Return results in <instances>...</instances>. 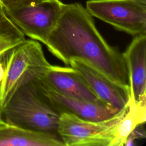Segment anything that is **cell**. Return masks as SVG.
<instances>
[{
    "mask_svg": "<svg viewBox=\"0 0 146 146\" xmlns=\"http://www.w3.org/2000/svg\"><path fill=\"white\" fill-rule=\"evenodd\" d=\"M42 85L60 113L66 112L85 120L100 121L110 118L119 112L103 103L71 98L57 93Z\"/></svg>",
    "mask_w": 146,
    "mask_h": 146,
    "instance_id": "cell-10",
    "label": "cell"
},
{
    "mask_svg": "<svg viewBox=\"0 0 146 146\" xmlns=\"http://www.w3.org/2000/svg\"><path fill=\"white\" fill-rule=\"evenodd\" d=\"M13 48L14 47L0 53V111L1 110V98L5 78Z\"/></svg>",
    "mask_w": 146,
    "mask_h": 146,
    "instance_id": "cell-14",
    "label": "cell"
},
{
    "mask_svg": "<svg viewBox=\"0 0 146 146\" xmlns=\"http://www.w3.org/2000/svg\"><path fill=\"white\" fill-rule=\"evenodd\" d=\"M127 107L128 104L112 117L100 121L85 120L68 113H61L58 134L65 146H110Z\"/></svg>",
    "mask_w": 146,
    "mask_h": 146,
    "instance_id": "cell-3",
    "label": "cell"
},
{
    "mask_svg": "<svg viewBox=\"0 0 146 146\" xmlns=\"http://www.w3.org/2000/svg\"><path fill=\"white\" fill-rule=\"evenodd\" d=\"M60 114L38 79L14 91L2 108L1 118L23 128L58 135Z\"/></svg>",
    "mask_w": 146,
    "mask_h": 146,
    "instance_id": "cell-2",
    "label": "cell"
},
{
    "mask_svg": "<svg viewBox=\"0 0 146 146\" xmlns=\"http://www.w3.org/2000/svg\"><path fill=\"white\" fill-rule=\"evenodd\" d=\"M51 66L38 41L26 39L14 47L5 78L1 110L17 88L40 79Z\"/></svg>",
    "mask_w": 146,
    "mask_h": 146,
    "instance_id": "cell-4",
    "label": "cell"
},
{
    "mask_svg": "<svg viewBox=\"0 0 146 146\" xmlns=\"http://www.w3.org/2000/svg\"><path fill=\"white\" fill-rule=\"evenodd\" d=\"M63 4L59 0H48L24 7L3 9L25 36L44 44L56 24Z\"/></svg>",
    "mask_w": 146,
    "mask_h": 146,
    "instance_id": "cell-6",
    "label": "cell"
},
{
    "mask_svg": "<svg viewBox=\"0 0 146 146\" xmlns=\"http://www.w3.org/2000/svg\"><path fill=\"white\" fill-rule=\"evenodd\" d=\"M25 39V35L0 6V53L15 47Z\"/></svg>",
    "mask_w": 146,
    "mask_h": 146,
    "instance_id": "cell-13",
    "label": "cell"
},
{
    "mask_svg": "<svg viewBox=\"0 0 146 146\" xmlns=\"http://www.w3.org/2000/svg\"><path fill=\"white\" fill-rule=\"evenodd\" d=\"M39 79L44 86L57 93L86 101L103 103L80 74L71 67L51 65Z\"/></svg>",
    "mask_w": 146,
    "mask_h": 146,
    "instance_id": "cell-8",
    "label": "cell"
},
{
    "mask_svg": "<svg viewBox=\"0 0 146 146\" xmlns=\"http://www.w3.org/2000/svg\"><path fill=\"white\" fill-rule=\"evenodd\" d=\"M139 1H140L141 2H143L144 3H146V0H139Z\"/></svg>",
    "mask_w": 146,
    "mask_h": 146,
    "instance_id": "cell-16",
    "label": "cell"
},
{
    "mask_svg": "<svg viewBox=\"0 0 146 146\" xmlns=\"http://www.w3.org/2000/svg\"><path fill=\"white\" fill-rule=\"evenodd\" d=\"M0 146H65L57 134L27 129L0 120Z\"/></svg>",
    "mask_w": 146,
    "mask_h": 146,
    "instance_id": "cell-11",
    "label": "cell"
},
{
    "mask_svg": "<svg viewBox=\"0 0 146 146\" xmlns=\"http://www.w3.org/2000/svg\"><path fill=\"white\" fill-rule=\"evenodd\" d=\"M123 54L128 71L131 100L134 103L146 100V34L135 36Z\"/></svg>",
    "mask_w": 146,
    "mask_h": 146,
    "instance_id": "cell-9",
    "label": "cell"
},
{
    "mask_svg": "<svg viewBox=\"0 0 146 146\" xmlns=\"http://www.w3.org/2000/svg\"><path fill=\"white\" fill-rule=\"evenodd\" d=\"M86 10L116 29L132 36L146 34V3L139 0H88Z\"/></svg>",
    "mask_w": 146,
    "mask_h": 146,
    "instance_id": "cell-5",
    "label": "cell"
},
{
    "mask_svg": "<svg viewBox=\"0 0 146 146\" xmlns=\"http://www.w3.org/2000/svg\"><path fill=\"white\" fill-rule=\"evenodd\" d=\"M146 121V100L134 103L129 99L127 110L117 125L110 146H123L132 132Z\"/></svg>",
    "mask_w": 146,
    "mask_h": 146,
    "instance_id": "cell-12",
    "label": "cell"
},
{
    "mask_svg": "<svg viewBox=\"0 0 146 146\" xmlns=\"http://www.w3.org/2000/svg\"><path fill=\"white\" fill-rule=\"evenodd\" d=\"M48 0H0V6L4 9L21 7Z\"/></svg>",
    "mask_w": 146,
    "mask_h": 146,
    "instance_id": "cell-15",
    "label": "cell"
},
{
    "mask_svg": "<svg viewBox=\"0 0 146 146\" xmlns=\"http://www.w3.org/2000/svg\"><path fill=\"white\" fill-rule=\"evenodd\" d=\"M44 44L66 66L72 60H79L112 80L129 86L123 53L106 42L91 15L79 3L63 4L56 24Z\"/></svg>",
    "mask_w": 146,
    "mask_h": 146,
    "instance_id": "cell-1",
    "label": "cell"
},
{
    "mask_svg": "<svg viewBox=\"0 0 146 146\" xmlns=\"http://www.w3.org/2000/svg\"><path fill=\"white\" fill-rule=\"evenodd\" d=\"M1 120V111H0V120Z\"/></svg>",
    "mask_w": 146,
    "mask_h": 146,
    "instance_id": "cell-17",
    "label": "cell"
},
{
    "mask_svg": "<svg viewBox=\"0 0 146 146\" xmlns=\"http://www.w3.org/2000/svg\"><path fill=\"white\" fill-rule=\"evenodd\" d=\"M69 66L80 74L103 103L117 111L127 106L130 99L129 86H123L112 80L82 61L72 60Z\"/></svg>",
    "mask_w": 146,
    "mask_h": 146,
    "instance_id": "cell-7",
    "label": "cell"
}]
</instances>
